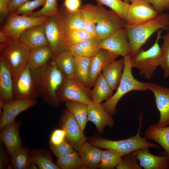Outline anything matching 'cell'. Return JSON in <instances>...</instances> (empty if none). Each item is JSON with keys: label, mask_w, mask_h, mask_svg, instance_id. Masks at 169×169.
I'll use <instances>...</instances> for the list:
<instances>
[{"label": "cell", "mask_w": 169, "mask_h": 169, "mask_svg": "<svg viewBox=\"0 0 169 169\" xmlns=\"http://www.w3.org/2000/svg\"><path fill=\"white\" fill-rule=\"evenodd\" d=\"M31 71L38 96L49 105H59L57 91L63 81V75L54 61L53 60L44 67Z\"/></svg>", "instance_id": "6da1fadb"}, {"label": "cell", "mask_w": 169, "mask_h": 169, "mask_svg": "<svg viewBox=\"0 0 169 169\" xmlns=\"http://www.w3.org/2000/svg\"><path fill=\"white\" fill-rule=\"evenodd\" d=\"M169 15L159 13L155 18L147 21L125 27L131 49V56L136 54L149 38L155 33L166 28L169 26Z\"/></svg>", "instance_id": "7a4b0ae2"}, {"label": "cell", "mask_w": 169, "mask_h": 169, "mask_svg": "<svg viewBox=\"0 0 169 169\" xmlns=\"http://www.w3.org/2000/svg\"><path fill=\"white\" fill-rule=\"evenodd\" d=\"M142 120L143 115L140 113L139 115L138 131L135 136L127 139L117 141L96 138L91 140L90 143L98 148L111 150L121 157L143 148H159L160 146L158 145L151 142L145 137H142L141 136Z\"/></svg>", "instance_id": "3957f363"}, {"label": "cell", "mask_w": 169, "mask_h": 169, "mask_svg": "<svg viewBox=\"0 0 169 169\" xmlns=\"http://www.w3.org/2000/svg\"><path fill=\"white\" fill-rule=\"evenodd\" d=\"M68 29L65 12L62 6L59 7L56 13L49 17L45 25V36L54 55L69 50Z\"/></svg>", "instance_id": "277c9868"}, {"label": "cell", "mask_w": 169, "mask_h": 169, "mask_svg": "<svg viewBox=\"0 0 169 169\" xmlns=\"http://www.w3.org/2000/svg\"><path fill=\"white\" fill-rule=\"evenodd\" d=\"M131 54L123 57L124 67L119 85L115 93L101 104L103 108L110 115L116 113V106L120 99L127 93L132 91L148 90L149 82H143L136 79L132 72Z\"/></svg>", "instance_id": "5b68a950"}, {"label": "cell", "mask_w": 169, "mask_h": 169, "mask_svg": "<svg viewBox=\"0 0 169 169\" xmlns=\"http://www.w3.org/2000/svg\"><path fill=\"white\" fill-rule=\"evenodd\" d=\"M30 50L19 39L13 38L0 46V57L9 69L13 82L28 64Z\"/></svg>", "instance_id": "8992f818"}, {"label": "cell", "mask_w": 169, "mask_h": 169, "mask_svg": "<svg viewBox=\"0 0 169 169\" xmlns=\"http://www.w3.org/2000/svg\"><path fill=\"white\" fill-rule=\"evenodd\" d=\"M162 30L157 32L156 40L149 49H141L136 54L131 56V62L132 68L139 70L141 75L146 79H150L157 67L160 66L162 53L159 41L161 38Z\"/></svg>", "instance_id": "52a82bcc"}, {"label": "cell", "mask_w": 169, "mask_h": 169, "mask_svg": "<svg viewBox=\"0 0 169 169\" xmlns=\"http://www.w3.org/2000/svg\"><path fill=\"white\" fill-rule=\"evenodd\" d=\"M63 75V81L57 91L59 102L74 101L87 105L95 103L91 99V90L83 85L74 75L69 77Z\"/></svg>", "instance_id": "ba28073f"}, {"label": "cell", "mask_w": 169, "mask_h": 169, "mask_svg": "<svg viewBox=\"0 0 169 169\" xmlns=\"http://www.w3.org/2000/svg\"><path fill=\"white\" fill-rule=\"evenodd\" d=\"M97 18L95 28V37L100 40L107 37L118 30L125 28V21L115 12L107 10L97 3Z\"/></svg>", "instance_id": "9c48e42d"}, {"label": "cell", "mask_w": 169, "mask_h": 169, "mask_svg": "<svg viewBox=\"0 0 169 169\" xmlns=\"http://www.w3.org/2000/svg\"><path fill=\"white\" fill-rule=\"evenodd\" d=\"M49 17H33L17 15L14 12L9 13L1 30L7 36L15 39H19L22 33L32 26L46 23Z\"/></svg>", "instance_id": "30bf717a"}, {"label": "cell", "mask_w": 169, "mask_h": 169, "mask_svg": "<svg viewBox=\"0 0 169 169\" xmlns=\"http://www.w3.org/2000/svg\"><path fill=\"white\" fill-rule=\"evenodd\" d=\"M60 125L66 134L65 140L74 150L78 151L80 146L86 141L84 131L72 114L66 108L60 118Z\"/></svg>", "instance_id": "8fae6325"}, {"label": "cell", "mask_w": 169, "mask_h": 169, "mask_svg": "<svg viewBox=\"0 0 169 169\" xmlns=\"http://www.w3.org/2000/svg\"><path fill=\"white\" fill-rule=\"evenodd\" d=\"M159 13L146 1L134 0L130 3L127 10L126 26L136 25L147 21L156 17Z\"/></svg>", "instance_id": "7c38bea8"}, {"label": "cell", "mask_w": 169, "mask_h": 169, "mask_svg": "<svg viewBox=\"0 0 169 169\" xmlns=\"http://www.w3.org/2000/svg\"><path fill=\"white\" fill-rule=\"evenodd\" d=\"M100 46L101 49L108 50L123 57L131 54L130 45L125 28L101 39Z\"/></svg>", "instance_id": "4fadbf2b"}, {"label": "cell", "mask_w": 169, "mask_h": 169, "mask_svg": "<svg viewBox=\"0 0 169 169\" xmlns=\"http://www.w3.org/2000/svg\"><path fill=\"white\" fill-rule=\"evenodd\" d=\"M13 83L14 99L36 100L38 96L28 64Z\"/></svg>", "instance_id": "5bb4252c"}, {"label": "cell", "mask_w": 169, "mask_h": 169, "mask_svg": "<svg viewBox=\"0 0 169 169\" xmlns=\"http://www.w3.org/2000/svg\"><path fill=\"white\" fill-rule=\"evenodd\" d=\"M148 90L153 93L160 113V119L156 124L160 127L169 125V88L149 82Z\"/></svg>", "instance_id": "9a60e30c"}, {"label": "cell", "mask_w": 169, "mask_h": 169, "mask_svg": "<svg viewBox=\"0 0 169 169\" xmlns=\"http://www.w3.org/2000/svg\"><path fill=\"white\" fill-rule=\"evenodd\" d=\"M36 103L35 99H14L5 103L1 115L0 130L15 120L19 114L34 106Z\"/></svg>", "instance_id": "2e32d148"}, {"label": "cell", "mask_w": 169, "mask_h": 169, "mask_svg": "<svg viewBox=\"0 0 169 169\" xmlns=\"http://www.w3.org/2000/svg\"><path fill=\"white\" fill-rule=\"evenodd\" d=\"M119 56L115 53L101 49L97 54L91 58L87 88L90 89L93 86L96 78L103 69Z\"/></svg>", "instance_id": "e0dca14e"}, {"label": "cell", "mask_w": 169, "mask_h": 169, "mask_svg": "<svg viewBox=\"0 0 169 169\" xmlns=\"http://www.w3.org/2000/svg\"><path fill=\"white\" fill-rule=\"evenodd\" d=\"M148 148H143L133 152L141 167L144 169H169V157L163 154L154 155Z\"/></svg>", "instance_id": "ac0fdd59"}, {"label": "cell", "mask_w": 169, "mask_h": 169, "mask_svg": "<svg viewBox=\"0 0 169 169\" xmlns=\"http://www.w3.org/2000/svg\"><path fill=\"white\" fill-rule=\"evenodd\" d=\"M14 100L13 80L11 72L0 57V111L6 103Z\"/></svg>", "instance_id": "d6986e66"}, {"label": "cell", "mask_w": 169, "mask_h": 169, "mask_svg": "<svg viewBox=\"0 0 169 169\" xmlns=\"http://www.w3.org/2000/svg\"><path fill=\"white\" fill-rule=\"evenodd\" d=\"M19 123L15 120L0 132L1 141L5 145L10 154L23 147L19 135Z\"/></svg>", "instance_id": "ffe728a7"}, {"label": "cell", "mask_w": 169, "mask_h": 169, "mask_svg": "<svg viewBox=\"0 0 169 169\" xmlns=\"http://www.w3.org/2000/svg\"><path fill=\"white\" fill-rule=\"evenodd\" d=\"M88 121L93 122L98 131L102 134L105 126L112 128L114 121L112 116L104 109L101 104L88 105Z\"/></svg>", "instance_id": "44dd1931"}, {"label": "cell", "mask_w": 169, "mask_h": 169, "mask_svg": "<svg viewBox=\"0 0 169 169\" xmlns=\"http://www.w3.org/2000/svg\"><path fill=\"white\" fill-rule=\"evenodd\" d=\"M45 24L35 25L24 31L19 39L29 49L49 46L45 33Z\"/></svg>", "instance_id": "7402d4cb"}, {"label": "cell", "mask_w": 169, "mask_h": 169, "mask_svg": "<svg viewBox=\"0 0 169 169\" xmlns=\"http://www.w3.org/2000/svg\"><path fill=\"white\" fill-rule=\"evenodd\" d=\"M102 151L90 143L85 142L78 151L84 168H98Z\"/></svg>", "instance_id": "603a6c76"}, {"label": "cell", "mask_w": 169, "mask_h": 169, "mask_svg": "<svg viewBox=\"0 0 169 169\" xmlns=\"http://www.w3.org/2000/svg\"><path fill=\"white\" fill-rule=\"evenodd\" d=\"M144 137L158 144L164 150L160 154L169 157V125L160 127L156 123L150 125L145 132Z\"/></svg>", "instance_id": "cb8c5ba5"}, {"label": "cell", "mask_w": 169, "mask_h": 169, "mask_svg": "<svg viewBox=\"0 0 169 169\" xmlns=\"http://www.w3.org/2000/svg\"><path fill=\"white\" fill-rule=\"evenodd\" d=\"M99 39L94 36L82 41L70 47L69 50L74 57L78 56L92 58L101 49Z\"/></svg>", "instance_id": "d4e9b609"}, {"label": "cell", "mask_w": 169, "mask_h": 169, "mask_svg": "<svg viewBox=\"0 0 169 169\" xmlns=\"http://www.w3.org/2000/svg\"><path fill=\"white\" fill-rule=\"evenodd\" d=\"M50 47L47 46L31 49L28 64L31 71L36 70L45 66L54 56Z\"/></svg>", "instance_id": "484cf974"}, {"label": "cell", "mask_w": 169, "mask_h": 169, "mask_svg": "<svg viewBox=\"0 0 169 169\" xmlns=\"http://www.w3.org/2000/svg\"><path fill=\"white\" fill-rule=\"evenodd\" d=\"M123 58L114 60L102 70V74L111 88L116 90L120 80L124 67Z\"/></svg>", "instance_id": "4316f807"}, {"label": "cell", "mask_w": 169, "mask_h": 169, "mask_svg": "<svg viewBox=\"0 0 169 169\" xmlns=\"http://www.w3.org/2000/svg\"><path fill=\"white\" fill-rule=\"evenodd\" d=\"M91 91V97L93 102L101 104L104 100H106L113 95V90L110 87L102 72L99 74L94 84Z\"/></svg>", "instance_id": "83f0119b"}, {"label": "cell", "mask_w": 169, "mask_h": 169, "mask_svg": "<svg viewBox=\"0 0 169 169\" xmlns=\"http://www.w3.org/2000/svg\"><path fill=\"white\" fill-rule=\"evenodd\" d=\"M74 58L68 50L54 55L52 59L63 74L69 77L74 75Z\"/></svg>", "instance_id": "f1b7e54d"}, {"label": "cell", "mask_w": 169, "mask_h": 169, "mask_svg": "<svg viewBox=\"0 0 169 169\" xmlns=\"http://www.w3.org/2000/svg\"><path fill=\"white\" fill-rule=\"evenodd\" d=\"M88 105L71 101L66 102V108L72 114L81 129L84 131L88 121Z\"/></svg>", "instance_id": "f546056e"}, {"label": "cell", "mask_w": 169, "mask_h": 169, "mask_svg": "<svg viewBox=\"0 0 169 169\" xmlns=\"http://www.w3.org/2000/svg\"><path fill=\"white\" fill-rule=\"evenodd\" d=\"M31 159L40 169H59L55 164L50 154L44 149H34L31 152Z\"/></svg>", "instance_id": "4dcf8cb0"}, {"label": "cell", "mask_w": 169, "mask_h": 169, "mask_svg": "<svg viewBox=\"0 0 169 169\" xmlns=\"http://www.w3.org/2000/svg\"><path fill=\"white\" fill-rule=\"evenodd\" d=\"M91 58L78 56L74 58V75L79 81L86 87Z\"/></svg>", "instance_id": "1f68e13d"}, {"label": "cell", "mask_w": 169, "mask_h": 169, "mask_svg": "<svg viewBox=\"0 0 169 169\" xmlns=\"http://www.w3.org/2000/svg\"><path fill=\"white\" fill-rule=\"evenodd\" d=\"M80 8L83 10L84 15V29L93 36H95V28L97 14L96 6L87 4Z\"/></svg>", "instance_id": "d6a6232c"}, {"label": "cell", "mask_w": 169, "mask_h": 169, "mask_svg": "<svg viewBox=\"0 0 169 169\" xmlns=\"http://www.w3.org/2000/svg\"><path fill=\"white\" fill-rule=\"evenodd\" d=\"M11 166L15 169H26L31 160L29 148L22 147L11 154Z\"/></svg>", "instance_id": "836d02e7"}, {"label": "cell", "mask_w": 169, "mask_h": 169, "mask_svg": "<svg viewBox=\"0 0 169 169\" xmlns=\"http://www.w3.org/2000/svg\"><path fill=\"white\" fill-rule=\"evenodd\" d=\"M57 163L62 169H84L77 151L57 158Z\"/></svg>", "instance_id": "e575fe53"}, {"label": "cell", "mask_w": 169, "mask_h": 169, "mask_svg": "<svg viewBox=\"0 0 169 169\" xmlns=\"http://www.w3.org/2000/svg\"><path fill=\"white\" fill-rule=\"evenodd\" d=\"M122 157L108 149L102 151L99 167L102 169L116 168L121 161Z\"/></svg>", "instance_id": "d590c367"}, {"label": "cell", "mask_w": 169, "mask_h": 169, "mask_svg": "<svg viewBox=\"0 0 169 169\" xmlns=\"http://www.w3.org/2000/svg\"><path fill=\"white\" fill-rule=\"evenodd\" d=\"M97 3L105 5L115 12L125 21L130 3L123 0H94Z\"/></svg>", "instance_id": "8d00e7d4"}, {"label": "cell", "mask_w": 169, "mask_h": 169, "mask_svg": "<svg viewBox=\"0 0 169 169\" xmlns=\"http://www.w3.org/2000/svg\"><path fill=\"white\" fill-rule=\"evenodd\" d=\"M63 7L66 15L69 29H84V17L82 9L80 8L75 12L69 13L67 12Z\"/></svg>", "instance_id": "74e56055"}, {"label": "cell", "mask_w": 169, "mask_h": 169, "mask_svg": "<svg viewBox=\"0 0 169 169\" xmlns=\"http://www.w3.org/2000/svg\"><path fill=\"white\" fill-rule=\"evenodd\" d=\"M161 38L163 42L161 47L162 56L160 66L164 71V77L166 78L169 77V29L167 33Z\"/></svg>", "instance_id": "f35d334b"}, {"label": "cell", "mask_w": 169, "mask_h": 169, "mask_svg": "<svg viewBox=\"0 0 169 169\" xmlns=\"http://www.w3.org/2000/svg\"><path fill=\"white\" fill-rule=\"evenodd\" d=\"M57 0H46L43 7L40 10L33 12L29 16L49 17L56 13L58 10Z\"/></svg>", "instance_id": "ab89813d"}, {"label": "cell", "mask_w": 169, "mask_h": 169, "mask_svg": "<svg viewBox=\"0 0 169 169\" xmlns=\"http://www.w3.org/2000/svg\"><path fill=\"white\" fill-rule=\"evenodd\" d=\"M93 37L84 29H69L67 33V38L70 47Z\"/></svg>", "instance_id": "60d3db41"}, {"label": "cell", "mask_w": 169, "mask_h": 169, "mask_svg": "<svg viewBox=\"0 0 169 169\" xmlns=\"http://www.w3.org/2000/svg\"><path fill=\"white\" fill-rule=\"evenodd\" d=\"M46 0H34L27 1L19 6L13 12L17 15L28 16L36 8L44 6Z\"/></svg>", "instance_id": "b9f144b4"}, {"label": "cell", "mask_w": 169, "mask_h": 169, "mask_svg": "<svg viewBox=\"0 0 169 169\" xmlns=\"http://www.w3.org/2000/svg\"><path fill=\"white\" fill-rule=\"evenodd\" d=\"M142 168L133 152L122 156L121 161L116 167L118 169H141Z\"/></svg>", "instance_id": "7bdbcfd3"}, {"label": "cell", "mask_w": 169, "mask_h": 169, "mask_svg": "<svg viewBox=\"0 0 169 169\" xmlns=\"http://www.w3.org/2000/svg\"><path fill=\"white\" fill-rule=\"evenodd\" d=\"M49 147L53 154L57 158L67 155L75 151L65 139L58 145H54L49 143Z\"/></svg>", "instance_id": "ee69618b"}, {"label": "cell", "mask_w": 169, "mask_h": 169, "mask_svg": "<svg viewBox=\"0 0 169 169\" xmlns=\"http://www.w3.org/2000/svg\"><path fill=\"white\" fill-rule=\"evenodd\" d=\"M66 134L62 129L54 130L51 134L49 143L56 145L62 143L65 139Z\"/></svg>", "instance_id": "f6af8a7d"}, {"label": "cell", "mask_w": 169, "mask_h": 169, "mask_svg": "<svg viewBox=\"0 0 169 169\" xmlns=\"http://www.w3.org/2000/svg\"><path fill=\"white\" fill-rule=\"evenodd\" d=\"M151 4L159 13L169 9V0H144Z\"/></svg>", "instance_id": "bcb514c9"}, {"label": "cell", "mask_w": 169, "mask_h": 169, "mask_svg": "<svg viewBox=\"0 0 169 169\" xmlns=\"http://www.w3.org/2000/svg\"><path fill=\"white\" fill-rule=\"evenodd\" d=\"M81 0H64L63 6L67 12L73 13L81 7Z\"/></svg>", "instance_id": "7dc6e473"}, {"label": "cell", "mask_w": 169, "mask_h": 169, "mask_svg": "<svg viewBox=\"0 0 169 169\" xmlns=\"http://www.w3.org/2000/svg\"><path fill=\"white\" fill-rule=\"evenodd\" d=\"M0 145V169H10L11 166L9 165L8 161L5 151L2 146Z\"/></svg>", "instance_id": "c3c4849f"}, {"label": "cell", "mask_w": 169, "mask_h": 169, "mask_svg": "<svg viewBox=\"0 0 169 169\" xmlns=\"http://www.w3.org/2000/svg\"><path fill=\"white\" fill-rule=\"evenodd\" d=\"M10 0H0V15L1 21L3 20L8 15V6Z\"/></svg>", "instance_id": "681fc988"}, {"label": "cell", "mask_w": 169, "mask_h": 169, "mask_svg": "<svg viewBox=\"0 0 169 169\" xmlns=\"http://www.w3.org/2000/svg\"><path fill=\"white\" fill-rule=\"evenodd\" d=\"M28 1L29 0H10L8 8L9 14L14 12L21 5Z\"/></svg>", "instance_id": "f907efd6"}, {"label": "cell", "mask_w": 169, "mask_h": 169, "mask_svg": "<svg viewBox=\"0 0 169 169\" xmlns=\"http://www.w3.org/2000/svg\"><path fill=\"white\" fill-rule=\"evenodd\" d=\"M13 38L9 37L3 32H0V46L3 45L6 43L9 42Z\"/></svg>", "instance_id": "816d5d0a"}, {"label": "cell", "mask_w": 169, "mask_h": 169, "mask_svg": "<svg viewBox=\"0 0 169 169\" xmlns=\"http://www.w3.org/2000/svg\"><path fill=\"white\" fill-rule=\"evenodd\" d=\"M38 168V167L35 163L31 159L28 166L27 169H37Z\"/></svg>", "instance_id": "f5cc1de1"}, {"label": "cell", "mask_w": 169, "mask_h": 169, "mask_svg": "<svg viewBox=\"0 0 169 169\" xmlns=\"http://www.w3.org/2000/svg\"><path fill=\"white\" fill-rule=\"evenodd\" d=\"M125 2L130 3L134 0H123Z\"/></svg>", "instance_id": "db71d44e"}, {"label": "cell", "mask_w": 169, "mask_h": 169, "mask_svg": "<svg viewBox=\"0 0 169 169\" xmlns=\"http://www.w3.org/2000/svg\"></svg>", "instance_id": "11a10c76"}]
</instances>
